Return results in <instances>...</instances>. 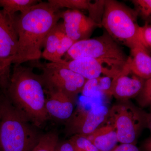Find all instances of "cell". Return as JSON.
Returning a JSON list of instances; mask_svg holds the SVG:
<instances>
[{"instance_id":"obj_1","label":"cell","mask_w":151,"mask_h":151,"mask_svg":"<svg viewBox=\"0 0 151 151\" xmlns=\"http://www.w3.org/2000/svg\"><path fill=\"white\" fill-rule=\"evenodd\" d=\"M61 12L50 4L41 1L17 17V50L14 64L37 60L49 33L61 18Z\"/></svg>"},{"instance_id":"obj_2","label":"cell","mask_w":151,"mask_h":151,"mask_svg":"<svg viewBox=\"0 0 151 151\" xmlns=\"http://www.w3.org/2000/svg\"><path fill=\"white\" fill-rule=\"evenodd\" d=\"M43 84L32 68L14 64L6 93L13 105L35 127L49 119Z\"/></svg>"},{"instance_id":"obj_3","label":"cell","mask_w":151,"mask_h":151,"mask_svg":"<svg viewBox=\"0 0 151 151\" xmlns=\"http://www.w3.org/2000/svg\"><path fill=\"white\" fill-rule=\"evenodd\" d=\"M30 123L0 90L1 151H31L41 135Z\"/></svg>"},{"instance_id":"obj_4","label":"cell","mask_w":151,"mask_h":151,"mask_svg":"<svg viewBox=\"0 0 151 151\" xmlns=\"http://www.w3.org/2000/svg\"><path fill=\"white\" fill-rule=\"evenodd\" d=\"M138 15L134 9L115 0H105L101 26L114 40L122 42L130 49L140 42Z\"/></svg>"},{"instance_id":"obj_5","label":"cell","mask_w":151,"mask_h":151,"mask_svg":"<svg viewBox=\"0 0 151 151\" xmlns=\"http://www.w3.org/2000/svg\"><path fill=\"white\" fill-rule=\"evenodd\" d=\"M64 56L63 60L66 61L82 58L98 60L121 72L124 70L129 58L107 32L98 37L75 42Z\"/></svg>"},{"instance_id":"obj_6","label":"cell","mask_w":151,"mask_h":151,"mask_svg":"<svg viewBox=\"0 0 151 151\" xmlns=\"http://www.w3.org/2000/svg\"><path fill=\"white\" fill-rule=\"evenodd\" d=\"M147 115L129 100H119L109 110L107 122L115 128L119 142L136 145L147 126Z\"/></svg>"},{"instance_id":"obj_7","label":"cell","mask_w":151,"mask_h":151,"mask_svg":"<svg viewBox=\"0 0 151 151\" xmlns=\"http://www.w3.org/2000/svg\"><path fill=\"white\" fill-rule=\"evenodd\" d=\"M35 65L42 70L40 76L48 92L61 91L76 98L82 92L87 81L78 73L55 63H37Z\"/></svg>"},{"instance_id":"obj_8","label":"cell","mask_w":151,"mask_h":151,"mask_svg":"<svg viewBox=\"0 0 151 151\" xmlns=\"http://www.w3.org/2000/svg\"><path fill=\"white\" fill-rule=\"evenodd\" d=\"M109 110L105 105H100L89 110H78L66 121L65 133L70 136L90 134L107 122Z\"/></svg>"},{"instance_id":"obj_9","label":"cell","mask_w":151,"mask_h":151,"mask_svg":"<svg viewBox=\"0 0 151 151\" xmlns=\"http://www.w3.org/2000/svg\"><path fill=\"white\" fill-rule=\"evenodd\" d=\"M55 63L74 71L87 80L99 78L102 75L113 79L121 72L110 67L104 61L90 58L68 61L63 59L61 61Z\"/></svg>"},{"instance_id":"obj_10","label":"cell","mask_w":151,"mask_h":151,"mask_svg":"<svg viewBox=\"0 0 151 151\" xmlns=\"http://www.w3.org/2000/svg\"><path fill=\"white\" fill-rule=\"evenodd\" d=\"M17 19L0 9V59L9 65L13 64L17 50Z\"/></svg>"},{"instance_id":"obj_11","label":"cell","mask_w":151,"mask_h":151,"mask_svg":"<svg viewBox=\"0 0 151 151\" xmlns=\"http://www.w3.org/2000/svg\"><path fill=\"white\" fill-rule=\"evenodd\" d=\"M65 35L74 42L89 39L94 29L100 25L79 10H68L61 12Z\"/></svg>"},{"instance_id":"obj_12","label":"cell","mask_w":151,"mask_h":151,"mask_svg":"<svg viewBox=\"0 0 151 151\" xmlns=\"http://www.w3.org/2000/svg\"><path fill=\"white\" fill-rule=\"evenodd\" d=\"M145 80L130 73L125 68L112 79L106 94L119 100H129L136 97L142 89Z\"/></svg>"},{"instance_id":"obj_13","label":"cell","mask_w":151,"mask_h":151,"mask_svg":"<svg viewBox=\"0 0 151 151\" xmlns=\"http://www.w3.org/2000/svg\"><path fill=\"white\" fill-rule=\"evenodd\" d=\"M48 93L45 107L48 116L55 120L66 122L73 115L75 97L61 91Z\"/></svg>"},{"instance_id":"obj_14","label":"cell","mask_w":151,"mask_h":151,"mask_svg":"<svg viewBox=\"0 0 151 151\" xmlns=\"http://www.w3.org/2000/svg\"><path fill=\"white\" fill-rule=\"evenodd\" d=\"M130 49L125 68L144 80L151 77V55L150 52L140 42Z\"/></svg>"},{"instance_id":"obj_15","label":"cell","mask_w":151,"mask_h":151,"mask_svg":"<svg viewBox=\"0 0 151 151\" xmlns=\"http://www.w3.org/2000/svg\"><path fill=\"white\" fill-rule=\"evenodd\" d=\"M85 136L98 151H112L119 142L115 128L107 122L92 134Z\"/></svg>"},{"instance_id":"obj_16","label":"cell","mask_w":151,"mask_h":151,"mask_svg":"<svg viewBox=\"0 0 151 151\" xmlns=\"http://www.w3.org/2000/svg\"><path fill=\"white\" fill-rule=\"evenodd\" d=\"M48 2L57 9L67 8L72 10H86L89 11V17L96 19L103 12L104 1H96L92 3L89 0H49Z\"/></svg>"},{"instance_id":"obj_17","label":"cell","mask_w":151,"mask_h":151,"mask_svg":"<svg viewBox=\"0 0 151 151\" xmlns=\"http://www.w3.org/2000/svg\"><path fill=\"white\" fill-rule=\"evenodd\" d=\"M65 35L63 23H58L47 37L44 45V50L42 56L50 62H55L57 50Z\"/></svg>"},{"instance_id":"obj_18","label":"cell","mask_w":151,"mask_h":151,"mask_svg":"<svg viewBox=\"0 0 151 151\" xmlns=\"http://www.w3.org/2000/svg\"><path fill=\"white\" fill-rule=\"evenodd\" d=\"M41 1L36 0H0V7L6 14L14 16L17 12L23 13Z\"/></svg>"},{"instance_id":"obj_19","label":"cell","mask_w":151,"mask_h":151,"mask_svg":"<svg viewBox=\"0 0 151 151\" xmlns=\"http://www.w3.org/2000/svg\"><path fill=\"white\" fill-rule=\"evenodd\" d=\"M58 142V136L56 132H49L41 136L31 151H55Z\"/></svg>"},{"instance_id":"obj_20","label":"cell","mask_w":151,"mask_h":151,"mask_svg":"<svg viewBox=\"0 0 151 151\" xmlns=\"http://www.w3.org/2000/svg\"><path fill=\"white\" fill-rule=\"evenodd\" d=\"M135 10L146 23L151 22V0H133L131 1Z\"/></svg>"},{"instance_id":"obj_21","label":"cell","mask_w":151,"mask_h":151,"mask_svg":"<svg viewBox=\"0 0 151 151\" xmlns=\"http://www.w3.org/2000/svg\"><path fill=\"white\" fill-rule=\"evenodd\" d=\"M138 104L142 108L151 106V77L145 80L142 89L136 97Z\"/></svg>"},{"instance_id":"obj_22","label":"cell","mask_w":151,"mask_h":151,"mask_svg":"<svg viewBox=\"0 0 151 151\" xmlns=\"http://www.w3.org/2000/svg\"><path fill=\"white\" fill-rule=\"evenodd\" d=\"M68 141L72 145L74 151H87L94 147L86 136L84 135H73L71 136Z\"/></svg>"},{"instance_id":"obj_23","label":"cell","mask_w":151,"mask_h":151,"mask_svg":"<svg viewBox=\"0 0 151 151\" xmlns=\"http://www.w3.org/2000/svg\"><path fill=\"white\" fill-rule=\"evenodd\" d=\"M11 65L0 59V90H6L10 80Z\"/></svg>"},{"instance_id":"obj_24","label":"cell","mask_w":151,"mask_h":151,"mask_svg":"<svg viewBox=\"0 0 151 151\" xmlns=\"http://www.w3.org/2000/svg\"><path fill=\"white\" fill-rule=\"evenodd\" d=\"M75 43L73 40L65 35L62 39L57 50L55 55V63L61 61L63 57L65 55Z\"/></svg>"},{"instance_id":"obj_25","label":"cell","mask_w":151,"mask_h":151,"mask_svg":"<svg viewBox=\"0 0 151 151\" xmlns=\"http://www.w3.org/2000/svg\"><path fill=\"white\" fill-rule=\"evenodd\" d=\"M138 39L149 51L151 50V25L146 23L140 26L138 31Z\"/></svg>"},{"instance_id":"obj_26","label":"cell","mask_w":151,"mask_h":151,"mask_svg":"<svg viewBox=\"0 0 151 151\" xmlns=\"http://www.w3.org/2000/svg\"><path fill=\"white\" fill-rule=\"evenodd\" d=\"M112 151H140V150L134 144H121Z\"/></svg>"},{"instance_id":"obj_27","label":"cell","mask_w":151,"mask_h":151,"mask_svg":"<svg viewBox=\"0 0 151 151\" xmlns=\"http://www.w3.org/2000/svg\"><path fill=\"white\" fill-rule=\"evenodd\" d=\"M55 151H74L73 147L69 141L58 142Z\"/></svg>"},{"instance_id":"obj_28","label":"cell","mask_w":151,"mask_h":151,"mask_svg":"<svg viewBox=\"0 0 151 151\" xmlns=\"http://www.w3.org/2000/svg\"><path fill=\"white\" fill-rule=\"evenodd\" d=\"M144 151H151V136L143 144Z\"/></svg>"},{"instance_id":"obj_29","label":"cell","mask_w":151,"mask_h":151,"mask_svg":"<svg viewBox=\"0 0 151 151\" xmlns=\"http://www.w3.org/2000/svg\"><path fill=\"white\" fill-rule=\"evenodd\" d=\"M151 132V106L150 107V112L149 113H147V126Z\"/></svg>"},{"instance_id":"obj_30","label":"cell","mask_w":151,"mask_h":151,"mask_svg":"<svg viewBox=\"0 0 151 151\" xmlns=\"http://www.w3.org/2000/svg\"><path fill=\"white\" fill-rule=\"evenodd\" d=\"M86 151H98V150H97V149L95 147H93L92 148L90 149V150H88Z\"/></svg>"},{"instance_id":"obj_31","label":"cell","mask_w":151,"mask_h":151,"mask_svg":"<svg viewBox=\"0 0 151 151\" xmlns=\"http://www.w3.org/2000/svg\"><path fill=\"white\" fill-rule=\"evenodd\" d=\"M0 151H1V148H0Z\"/></svg>"},{"instance_id":"obj_32","label":"cell","mask_w":151,"mask_h":151,"mask_svg":"<svg viewBox=\"0 0 151 151\" xmlns=\"http://www.w3.org/2000/svg\"><path fill=\"white\" fill-rule=\"evenodd\" d=\"M150 52H151V50H150Z\"/></svg>"}]
</instances>
